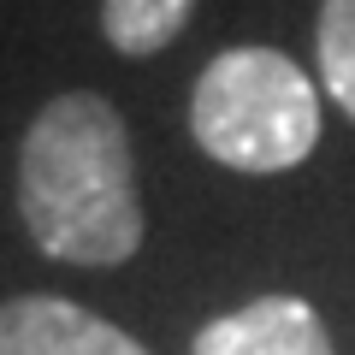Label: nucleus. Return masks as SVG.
Returning a JSON list of instances; mask_svg holds the SVG:
<instances>
[{
  "instance_id": "nucleus-1",
  "label": "nucleus",
  "mask_w": 355,
  "mask_h": 355,
  "mask_svg": "<svg viewBox=\"0 0 355 355\" xmlns=\"http://www.w3.org/2000/svg\"><path fill=\"white\" fill-rule=\"evenodd\" d=\"M18 214L48 261L119 266L142 249V202L130 130L113 101L53 95L18 148Z\"/></svg>"
},
{
  "instance_id": "nucleus-2",
  "label": "nucleus",
  "mask_w": 355,
  "mask_h": 355,
  "mask_svg": "<svg viewBox=\"0 0 355 355\" xmlns=\"http://www.w3.org/2000/svg\"><path fill=\"white\" fill-rule=\"evenodd\" d=\"M190 130L196 148L231 172H291L320 142V95L279 48H231L196 77Z\"/></svg>"
},
{
  "instance_id": "nucleus-3",
  "label": "nucleus",
  "mask_w": 355,
  "mask_h": 355,
  "mask_svg": "<svg viewBox=\"0 0 355 355\" xmlns=\"http://www.w3.org/2000/svg\"><path fill=\"white\" fill-rule=\"evenodd\" d=\"M0 355H148L130 331L89 314L65 296H12L0 302Z\"/></svg>"
},
{
  "instance_id": "nucleus-4",
  "label": "nucleus",
  "mask_w": 355,
  "mask_h": 355,
  "mask_svg": "<svg viewBox=\"0 0 355 355\" xmlns=\"http://www.w3.org/2000/svg\"><path fill=\"white\" fill-rule=\"evenodd\" d=\"M190 355H331V338L302 296H261L237 314L207 320Z\"/></svg>"
},
{
  "instance_id": "nucleus-5",
  "label": "nucleus",
  "mask_w": 355,
  "mask_h": 355,
  "mask_svg": "<svg viewBox=\"0 0 355 355\" xmlns=\"http://www.w3.org/2000/svg\"><path fill=\"white\" fill-rule=\"evenodd\" d=\"M190 12L196 0H101V30L125 60H148L184 36Z\"/></svg>"
},
{
  "instance_id": "nucleus-6",
  "label": "nucleus",
  "mask_w": 355,
  "mask_h": 355,
  "mask_svg": "<svg viewBox=\"0 0 355 355\" xmlns=\"http://www.w3.org/2000/svg\"><path fill=\"white\" fill-rule=\"evenodd\" d=\"M320 77L326 95L355 119V0L320 6Z\"/></svg>"
}]
</instances>
